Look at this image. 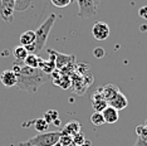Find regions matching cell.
I'll return each mask as SVG.
<instances>
[{
    "label": "cell",
    "instance_id": "11",
    "mask_svg": "<svg viewBox=\"0 0 147 146\" xmlns=\"http://www.w3.org/2000/svg\"><path fill=\"white\" fill-rule=\"evenodd\" d=\"M34 42H35V32H33V30L24 32L20 35V38H19V45L26 48V51H28L29 48L33 47Z\"/></svg>",
    "mask_w": 147,
    "mask_h": 146
},
{
    "label": "cell",
    "instance_id": "2",
    "mask_svg": "<svg viewBox=\"0 0 147 146\" xmlns=\"http://www.w3.org/2000/svg\"><path fill=\"white\" fill-rule=\"evenodd\" d=\"M55 19H57V15L51 14L48 18H47V20L36 29L35 30V42H34V44H33V47L28 49V52L34 53V54L38 55V53L44 48L47 39H48L53 25H54V23H55Z\"/></svg>",
    "mask_w": 147,
    "mask_h": 146
},
{
    "label": "cell",
    "instance_id": "24",
    "mask_svg": "<svg viewBox=\"0 0 147 146\" xmlns=\"http://www.w3.org/2000/svg\"><path fill=\"white\" fill-rule=\"evenodd\" d=\"M52 3L58 8H64L68 4H71V0H52Z\"/></svg>",
    "mask_w": 147,
    "mask_h": 146
},
{
    "label": "cell",
    "instance_id": "17",
    "mask_svg": "<svg viewBox=\"0 0 147 146\" xmlns=\"http://www.w3.org/2000/svg\"><path fill=\"white\" fill-rule=\"evenodd\" d=\"M53 82H54V84L61 86V87H62V88H64V89L69 88V87H71V84H72L71 77H69V76H67V74H63V73H62L61 76H59L58 78L53 79Z\"/></svg>",
    "mask_w": 147,
    "mask_h": 146
},
{
    "label": "cell",
    "instance_id": "20",
    "mask_svg": "<svg viewBox=\"0 0 147 146\" xmlns=\"http://www.w3.org/2000/svg\"><path fill=\"white\" fill-rule=\"evenodd\" d=\"M44 120L48 122L49 125L52 124V122H54L55 120H58V112L55 111V110H51V111H47L44 114Z\"/></svg>",
    "mask_w": 147,
    "mask_h": 146
},
{
    "label": "cell",
    "instance_id": "5",
    "mask_svg": "<svg viewBox=\"0 0 147 146\" xmlns=\"http://www.w3.org/2000/svg\"><path fill=\"white\" fill-rule=\"evenodd\" d=\"M16 0H0V16L5 22L10 23L13 20V15L15 13Z\"/></svg>",
    "mask_w": 147,
    "mask_h": 146
},
{
    "label": "cell",
    "instance_id": "23",
    "mask_svg": "<svg viewBox=\"0 0 147 146\" xmlns=\"http://www.w3.org/2000/svg\"><path fill=\"white\" fill-rule=\"evenodd\" d=\"M93 55H94L97 59H101L106 55V51L102 47H97V48H94V51H93Z\"/></svg>",
    "mask_w": 147,
    "mask_h": 146
},
{
    "label": "cell",
    "instance_id": "10",
    "mask_svg": "<svg viewBox=\"0 0 147 146\" xmlns=\"http://www.w3.org/2000/svg\"><path fill=\"white\" fill-rule=\"evenodd\" d=\"M127 105H128V101H127V97L123 93H117L115 97H113L111 101L108 102V106H111V107H113L115 110H117V111H121V110L126 108Z\"/></svg>",
    "mask_w": 147,
    "mask_h": 146
},
{
    "label": "cell",
    "instance_id": "9",
    "mask_svg": "<svg viewBox=\"0 0 147 146\" xmlns=\"http://www.w3.org/2000/svg\"><path fill=\"white\" fill-rule=\"evenodd\" d=\"M92 107L94 112H102L106 107H108V102L102 97V95L98 91H96L92 96Z\"/></svg>",
    "mask_w": 147,
    "mask_h": 146
},
{
    "label": "cell",
    "instance_id": "8",
    "mask_svg": "<svg viewBox=\"0 0 147 146\" xmlns=\"http://www.w3.org/2000/svg\"><path fill=\"white\" fill-rule=\"evenodd\" d=\"M0 82L5 86V87H15L16 82H18V78H16V74L13 72V69H6L1 73L0 76Z\"/></svg>",
    "mask_w": 147,
    "mask_h": 146
},
{
    "label": "cell",
    "instance_id": "21",
    "mask_svg": "<svg viewBox=\"0 0 147 146\" xmlns=\"http://www.w3.org/2000/svg\"><path fill=\"white\" fill-rule=\"evenodd\" d=\"M84 141H86V137H84V135H83L82 132H78L77 135L73 136V142H74V144H76L77 146L82 145Z\"/></svg>",
    "mask_w": 147,
    "mask_h": 146
},
{
    "label": "cell",
    "instance_id": "7",
    "mask_svg": "<svg viewBox=\"0 0 147 146\" xmlns=\"http://www.w3.org/2000/svg\"><path fill=\"white\" fill-rule=\"evenodd\" d=\"M97 91H98L99 93L102 95V97L105 98L107 102H109L117 93H119V92H121V91H119V88L117 87L116 84H112V83L103 86V87H101V88L97 89Z\"/></svg>",
    "mask_w": 147,
    "mask_h": 146
},
{
    "label": "cell",
    "instance_id": "31",
    "mask_svg": "<svg viewBox=\"0 0 147 146\" xmlns=\"http://www.w3.org/2000/svg\"><path fill=\"white\" fill-rule=\"evenodd\" d=\"M145 126H146V127H147V120H146V122H145Z\"/></svg>",
    "mask_w": 147,
    "mask_h": 146
},
{
    "label": "cell",
    "instance_id": "30",
    "mask_svg": "<svg viewBox=\"0 0 147 146\" xmlns=\"http://www.w3.org/2000/svg\"><path fill=\"white\" fill-rule=\"evenodd\" d=\"M54 146H61V144H59V142H58V144H55Z\"/></svg>",
    "mask_w": 147,
    "mask_h": 146
},
{
    "label": "cell",
    "instance_id": "27",
    "mask_svg": "<svg viewBox=\"0 0 147 146\" xmlns=\"http://www.w3.org/2000/svg\"><path fill=\"white\" fill-rule=\"evenodd\" d=\"M54 125L55 126H61V120H59V118H58V120H55L54 121Z\"/></svg>",
    "mask_w": 147,
    "mask_h": 146
},
{
    "label": "cell",
    "instance_id": "13",
    "mask_svg": "<svg viewBox=\"0 0 147 146\" xmlns=\"http://www.w3.org/2000/svg\"><path fill=\"white\" fill-rule=\"evenodd\" d=\"M38 68L40 69L42 72H44L45 74H48V76H51L53 72L55 71V63H54V59L53 58H49L48 61H44L43 58L39 57V66H38Z\"/></svg>",
    "mask_w": 147,
    "mask_h": 146
},
{
    "label": "cell",
    "instance_id": "1",
    "mask_svg": "<svg viewBox=\"0 0 147 146\" xmlns=\"http://www.w3.org/2000/svg\"><path fill=\"white\" fill-rule=\"evenodd\" d=\"M13 72L16 74L18 82L15 87L18 89L35 93L43 84L49 79V76L42 72L39 68L26 67L23 63H14Z\"/></svg>",
    "mask_w": 147,
    "mask_h": 146
},
{
    "label": "cell",
    "instance_id": "14",
    "mask_svg": "<svg viewBox=\"0 0 147 146\" xmlns=\"http://www.w3.org/2000/svg\"><path fill=\"white\" fill-rule=\"evenodd\" d=\"M78 132H81V124L78 121L73 120V121H69L68 124L64 126V128L61 131L62 135H68V136H74L77 135Z\"/></svg>",
    "mask_w": 147,
    "mask_h": 146
},
{
    "label": "cell",
    "instance_id": "18",
    "mask_svg": "<svg viewBox=\"0 0 147 146\" xmlns=\"http://www.w3.org/2000/svg\"><path fill=\"white\" fill-rule=\"evenodd\" d=\"M34 127L36 131L42 134V132H47V130H48V127H49V124L44 118H38V120L34 121Z\"/></svg>",
    "mask_w": 147,
    "mask_h": 146
},
{
    "label": "cell",
    "instance_id": "28",
    "mask_svg": "<svg viewBox=\"0 0 147 146\" xmlns=\"http://www.w3.org/2000/svg\"><path fill=\"white\" fill-rule=\"evenodd\" d=\"M62 146V145H61ZM64 146H77L76 144H74V142H71V144H68V145H64Z\"/></svg>",
    "mask_w": 147,
    "mask_h": 146
},
{
    "label": "cell",
    "instance_id": "15",
    "mask_svg": "<svg viewBox=\"0 0 147 146\" xmlns=\"http://www.w3.org/2000/svg\"><path fill=\"white\" fill-rule=\"evenodd\" d=\"M28 54H29V52L26 51V48L22 47V45H16L14 48V51H13V55H14L16 63H23Z\"/></svg>",
    "mask_w": 147,
    "mask_h": 146
},
{
    "label": "cell",
    "instance_id": "22",
    "mask_svg": "<svg viewBox=\"0 0 147 146\" xmlns=\"http://www.w3.org/2000/svg\"><path fill=\"white\" fill-rule=\"evenodd\" d=\"M71 142H73V137H72V136L62 135V134H61V139H59V144H61L62 146L68 145V144H71Z\"/></svg>",
    "mask_w": 147,
    "mask_h": 146
},
{
    "label": "cell",
    "instance_id": "6",
    "mask_svg": "<svg viewBox=\"0 0 147 146\" xmlns=\"http://www.w3.org/2000/svg\"><path fill=\"white\" fill-rule=\"evenodd\" d=\"M109 25L105 22H97L94 25L92 26V35L94 36L97 41L103 42L109 36Z\"/></svg>",
    "mask_w": 147,
    "mask_h": 146
},
{
    "label": "cell",
    "instance_id": "12",
    "mask_svg": "<svg viewBox=\"0 0 147 146\" xmlns=\"http://www.w3.org/2000/svg\"><path fill=\"white\" fill-rule=\"evenodd\" d=\"M102 115H103V118H105V122L106 124H116L117 121H118V111L115 110L111 106H108V107H106L105 110L102 111Z\"/></svg>",
    "mask_w": 147,
    "mask_h": 146
},
{
    "label": "cell",
    "instance_id": "25",
    "mask_svg": "<svg viewBox=\"0 0 147 146\" xmlns=\"http://www.w3.org/2000/svg\"><path fill=\"white\" fill-rule=\"evenodd\" d=\"M138 15H140V18L143 19V20H147V5L141 6V8H140Z\"/></svg>",
    "mask_w": 147,
    "mask_h": 146
},
{
    "label": "cell",
    "instance_id": "19",
    "mask_svg": "<svg viewBox=\"0 0 147 146\" xmlns=\"http://www.w3.org/2000/svg\"><path fill=\"white\" fill-rule=\"evenodd\" d=\"M91 122L94 126H102L103 124H106L102 112H93L92 116H91Z\"/></svg>",
    "mask_w": 147,
    "mask_h": 146
},
{
    "label": "cell",
    "instance_id": "4",
    "mask_svg": "<svg viewBox=\"0 0 147 146\" xmlns=\"http://www.w3.org/2000/svg\"><path fill=\"white\" fill-rule=\"evenodd\" d=\"M79 6V18H91L97 14V4L94 0H77Z\"/></svg>",
    "mask_w": 147,
    "mask_h": 146
},
{
    "label": "cell",
    "instance_id": "3",
    "mask_svg": "<svg viewBox=\"0 0 147 146\" xmlns=\"http://www.w3.org/2000/svg\"><path fill=\"white\" fill-rule=\"evenodd\" d=\"M61 131L42 132L26 141L19 142V146H54L59 142Z\"/></svg>",
    "mask_w": 147,
    "mask_h": 146
},
{
    "label": "cell",
    "instance_id": "26",
    "mask_svg": "<svg viewBox=\"0 0 147 146\" xmlns=\"http://www.w3.org/2000/svg\"><path fill=\"white\" fill-rule=\"evenodd\" d=\"M79 146H92V144H91V141H88V140H86L84 142H83L82 145H79Z\"/></svg>",
    "mask_w": 147,
    "mask_h": 146
},
{
    "label": "cell",
    "instance_id": "29",
    "mask_svg": "<svg viewBox=\"0 0 147 146\" xmlns=\"http://www.w3.org/2000/svg\"><path fill=\"white\" fill-rule=\"evenodd\" d=\"M94 1H96V4H97V5H98V3H99V0H94Z\"/></svg>",
    "mask_w": 147,
    "mask_h": 146
},
{
    "label": "cell",
    "instance_id": "16",
    "mask_svg": "<svg viewBox=\"0 0 147 146\" xmlns=\"http://www.w3.org/2000/svg\"><path fill=\"white\" fill-rule=\"evenodd\" d=\"M23 64L26 66V67H30V68H38L39 66V55L34 54V53H29L26 55V58L24 59Z\"/></svg>",
    "mask_w": 147,
    "mask_h": 146
}]
</instances>
